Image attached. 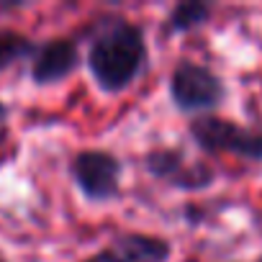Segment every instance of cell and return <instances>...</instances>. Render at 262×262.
Returning <instances> with one entry per match:
<instances>
[{"instance_id":"1","label":"cell","mask_w":262,"mask_h":262,"mask_svg":"<svg viewBox=\"0 0 262 262\" xmlns=\"http://www.w3.org/2000/svg\"><path fill=\"white\" fill-rule=\"evenodd\" d=\"M149 44L144 26L126 16H103L88 36L85 64L100 93L116 95L131 88L147 70Z\"/></svg>"},{"instance_id":"2","label":"cell","mask_w":262,"mask_h":262,"mask_svg":"<svg viewBox=\"0 0 262 262\" xmlns=\"http://www.w3.org/2000/svg\"><path fill=\"white\" fill-rule=\"evenodd\" d=\"M188 134L203 152L234 155L247 162H262V128H249L236 121L203 113L190 121Z\"/></svg>"},{"instance_id":"3","label":"cell","mask_w":262,"mask_h":262,"mask_svg":"<svg viewBox=\"0 0 262 262\" xmlns=\"http://www.w3.org/2000/svg\"><path fill=\"white\" fill-rule=\"evenodd\" d=\"M170 98L183 113H206L226 100L224 80L206 64L180 59L170 75Z\"/></svg>"},{"instance_id":"4","label":"cell","mask_w":262,"mask_h":262,"mask_svg":"<svg viewBox=\"0 0 262 262\" xmlns=\"http://www.w3.org/2000/svg\"><path fill=\"white\" fill-rule=\"evenodd\" d=\"M75 188L90 203H111L121 198V160L108 149H80L70 162Z\"/></svg>"},{"instance_id":"5","label":"cell","mask_w":262,"mask_h":262,"mask_svg":"<svg viewBox=\"0 0 262 262\" xmlns=\"http://www.w3.org/2000/svg\"><path fill=\"white\" fill-rule=\"evenodd\" d=\"M147 172L178 190H206L216 180V170L206 162H193L185 157L183 149L175 147H157L144 155Z\"/></svg>"},{"instance_id":"6","label":"cell","mask_w":262,"mask_h":262,"mask_svg":"<svg viewBox=\"0 0 262 262\" xmlns=\"http://www.w3.org/2000/svg\"><path fill=\"white\" fill-rule=\"evenodd\" d=\"M77 67H80L77 41L70 36H52V39L41 41L39 47H34L29 75H31L34 85L47 88V85H57V82L67 80Z\"/></svg>"},{"instance_id":"7","label":"cell","mask_w":262,"mask_h":262,"mask_svg":"<svg viewBox=\"0 0 262 262\" xmlns=\"http://www.w3.org/2000/svg\"><path fill=\"white\" fill-rule=\"evenodd\" d=\"M172 244L165 236L144 231H123L85 262H170Z\"/></svg>"},{"instance_id":"8","label":"cell","mask_w":262,"mask_h":262,"mask_svg":"<svg viewBox=\"0 0 262 262\" xmlns=\"http://www.w3.org/2000/svg\"><path fill=\"white\" fill-rule=\"evenodd\" d=\"M213 16V6L211 3H201V0H185V3H178L167 18H165V34H188L195 31L201 26H206Z\"/></svg>"},{"instance_id":"9","label":"cell","mask_w":262,"mask_h":262,"mask_svg":"<svg viewBox=\"0 0 262 262\" xmlns=\"http://www.w3.org/2000/svg\"><path fill=\"white\" fill-rule=\"evenodd\" d=\"M31 52H34V41L26 34L13 29H0V72L11 70L24 57H31Z\"/></svg>"},{"instance_id":"10","label":"cell","mask_w":262,"mask_h":262,"mask_svg":"<svg viewBox=\"0 0 262 262\" xmlns=\"http://www.w3.org/2000/svg\"><path fill=\"white\" fill-rule=\"evenodd\" d=\"M6 116H8V105H6L3 100H0V123L6 121Z\"/></svg>"},{"instance_id":"11","label":"cell","mask_w":262,"mask_h":262,"mask_svg":"<svg viewBox=\"0 0 262 262\" xmlns=\"http://www.w3.org/2000/svg\"><path fill=\"white\" fill-rule=\"evenodd\" d=\"M0 262H6V259H3V257H0Z\"/></svg>"},{"instance_id":"12","label":"cell","mask_w":262,"mask_h":262,"mask_svg":"<svg viewBox=\"0 0 262 262\" xmlns=\"http://www.w3.org/2000/svg\"><path fill=\"white\" fill-rule=\"evenodd\" d=\"M257 262H262V257H259V259H257Z\"/></svg>"}]
</instances>
